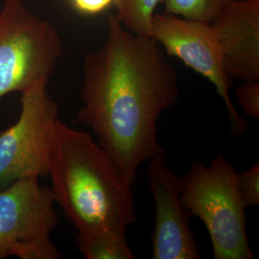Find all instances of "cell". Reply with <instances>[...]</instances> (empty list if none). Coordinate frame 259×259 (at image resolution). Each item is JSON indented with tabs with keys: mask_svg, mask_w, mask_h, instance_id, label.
I'll return each instance as SVG.
<instances>
[{
	"mask_svg": "<svg viewBox=\"0 0 259 259\" xmlns=\"http://www.w3.org/2000/svg\"><path fill=\"white\" fill-rule=\"evenodd\" d=\"M83 68L77 118L133 185L140 165L165 160L157 121L179 100L178 75L156 40L131 33L115 16L108 20L106 41L85 56Z\"/></svg>",
	"mask_w": 259,
	"mask_h": 259,
	"instance_id": "6da1fadb",
	"label": "cell"
},
{
	"mask_svg": "<svg viewBox=\"0 0 259 259\" xmlns=\"http://www.w3.org/2000/svg\"><path fill=\"white\" fill-rule=\"evenodd\" d=\"M52 194L78 234L127 232L137 221L133 185L88 133L58 119L48 157Z\"/></svg>",
	"mask_w": 259,
	"mask_h": 259,
	"instance_id": "7a4b0ae2",
	"label": "cell"
},
{
	"mask_svg": "<svg viewBox=\"0 0 259 259\" xmlns=\"http://www.w3.org/2000/svg\"><path fill=\"white\" fill-rule=\"evenodd\" d=\"M182 202L204 223L215 259H252L246 231V208L237 172L222 154L209 166L196 160L181 178Z\"/></svg>",
	"mask_w": 259,
	"mask_h": 259,
	"instance_id": "3957f363",
	"label": "cell"
},
{
	"mask_svg": "<svg viewBox=\"0 0 259 259\" xmlns=\"http://www.w3.org/2000/svg\"><path fill=\"white\" fill-rule=\"evenodd\" d=\"M62 39L22 0H5L0 11V99L48 83L62 54Z\"/></svg>",
	"mask_w": 259,
	"mask_h": 259,
	"instance_id": "277c9868",
	"label": "cell"
},
{
	"mask_svg": "<svg viewBox=\"0 0 259 259\" xmlns=\"http://www.w3.org/2000/svg\"><path fill=\"white\" fill-rule=\"evenodd\" d=\"M51 188L38 178L21 179L0 190V259H57L51 241L58 224Z\"/></svg>",
	"mask_w": 259,
	"mask_h": 259,
	"instance_id": "5b68a950",
	"label": "cell"
},
{
	"mask_svg": "<svg viewBox=\"0 0 259 259\" xmlns=\"http://www.w3.org/2000/svg\"><path fill=\"white\" fill-rule=\"evenodd\" d=\"M16 123L0 133V190L25 178L47 176L59 109L39 83L20 93Z\"/></svg>",
	"mask_w": 259,
	"mask_h": 259,
	"instance_id": "8992f818",
	"label": "cell"
},
{
	"mask_svg": "<svg viewBox=\"0 0 259 259\" xmlns=\"http://www.w3.org/2000/svg\"><path fill=\"white\" fill-rule=\"evenodd\" d=\"M150 37L163 47L168 55L176 57L212 83L229 112L231 136L245 133L246 122L236 111L230 96L232 79L224 69L221 48L210 23L168 13H155Z\"/></svg>",
	"mask_w": 259,
	"mask_h": 259,
	"instance_id": "52a82bcc",
	"label": "cell"
},
{
	"mask_svg": "<svg viewBox=\"0 0 259 259\" xmlns=\"http://www.w3.org/2000/svg\"><path fill=\"white\" fill-rule=\"evenodd\" d=\"M147 178L155 204L153 258H200L199 248L189 227L191 215L181 198V178L165 165L163 159L148 161Z\"/></svg>",
	"mask_w": 259,
	"mask_h": 259,
	"instance_id": "ba28073f",
	"label": "cell"
},
{
	"mask_svg": "<svg viewBox=\"0 0 259 259\" xmlns=\"http://www.w3.org/2000/svg\"><path fill=\"white\" fill-rule=\"evenodd\" d=\"M227 75L259 82V0H230L210 22Z\"/></svg>",
	"mask_w": 259,
	"mask_h": 259,
	"instance_id": "9c48e42d",
	"label": "cell"
},
{
	"mask_svg": "<svg viewBox=\"0 0 259 259\" xmlns=\"http://www.w3.org/2000/svg\"><path fill=\"white\" fill-rule=\"evenodd\" d=\"M78 250L88 259H135L126 232L104 229L78 234Z\"/></svg>",
	"mask_w": 259,
	"mask_h": 259,
	"instance_id": "30bf717a",
	"label": "cell"
},
{
	"mask_svg": "<svg viewBox=\"0 0 259 259\" xmlns=\"http://www.w3.org/2000/svg\"><path fill=\"white\" fill-rule=\"evenodd\" d=\"M162 0H114L116 19L128 31L138 36L150 37L152 19Z\"/></svg>",
	"mask_w": 259,
	"mask_h": 259,
	"instance_id": "8fae6325",
	"label": "cell"
},
{
	"mask_svg": "<svg viewBox=\"0 0 259 259\" xmlns=\"http://www.w3.org/2000/svg\"><path fill=\"white\" fill-rule=\"evenodd\" d=\"M230 0H164L165 13L210 23Z\"/></svg>",
	"mask_w": 259,
	"mask_h": 259,
	"instance_id": "7c38bea8",
	"label": "cell"
},
{
	"mask_svg": "<svg viewBox=\"0 0 259 259\" xmlns=\"http://www.w3.org/2000/svg\"><path fill=\"white\" fill-rule=\"evenodd\" d=\"M237 185L245 205L256 206L259 204V164L237 173Z\"/></svg>",
	"mask_w": 259,
	"mask_h": 259,
	"instance_id": "4fadbf2b",
	"label": "cell"
},
{
	"mask_svg": "<svg viewBox=\"0 0 259 259\" xmlns=\"http://www.w3.org/2000/svg\"><path fill=\"white\" fill-rule=\"evenodd\" d=\"M235 95L246 115L259 118V82H243L235 90Z\"/></svg>",
	"mask_w": 259,
	"mask_h": 259,
	"instance_id": "5bb4252c",
	"label": "cell"
},
{
	"mask_svg": "<svg viewBox=\"0 0 259 259\" xmlns=\"http://www.w3.org/2000/svg\"><path fill=\"white\" fill-rule=\"evenodd\" d=\"M73 6L85 15H96L108 9L114 0H71Z\"/></svg>",
	"mask_w": 259,
	"mask_h": 259,
	"instance_id": "9a60e30c",
	"label": "cell"
}]
</instances>
